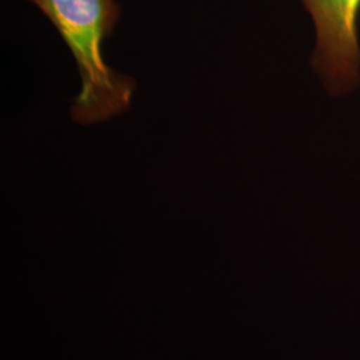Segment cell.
<instances>
[{"label": "cell", "mask_w": 360, "mask_h": 360, "mask_svg": "<svg viewBox=\"0 0 360 360\" xmlns=\"http://www.w3.org/2000/svg\"><path fill=\"white\" fill-rule=\"evenodd\" d=\"M28 1L51 22L77 63L80 91L70 110L74 123L94 126L126 114L136 80L112 68L104 56L122 15L119 0Z\"/></svg>", "instance_id": "1"}, {"label": "cell", "mask_w": 360, "mask_h": 360, "mask_svg": "<svg viewBox=\"0 0 360 360\" xmlns=\"http://www.w3.org/2000/svg\"><path fill=\"white\" fill-rule=\"evenodd\" d=\"M302 3L316 31L314 70L330 94H347L358 86L360 79V0H302Z\"/></svg>", "instance_id": "2"}]
</instances>
